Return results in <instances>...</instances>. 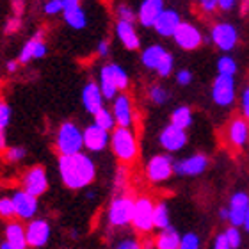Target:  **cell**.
I'll use <instances>...</instances> for the list:
<instances>
[{"label":"cell","mask_w":249,"mask_h":249,"mask_svg":"<svg viewBox=\"0 0 249 249\" xmlns=\"http://www.w3.org/2000/svg\"><path fill=\"white\" fill-rule=\"evenodd\" d=\"M59 177L70 191H82L88 189L96 178V164L84 151L75 155H62L57 160Z\"/></svg>","instance_id":"cell-1"},{"label":"cell","mask_w":249,"mask_h":249,"mask_svg":"<svg viewBox=\"0 0 249 249\" xmlns=\"http://www.w3.org/2000/svg\"><path fill=\"white\" fill-rule=\"evenodd\" d=\"M100 89L104 93L105 100H112L118 96L120 93H124L130 86V77L126 70L116 62H107L102 66L100 70V77H98Z\"/></svg>","instance_id":"cell-2"},{"label":"cell","mask_w":249,"mask_h":249,"mask_svg":"<svg viewBox=\"0 0 249 249\" xmlns=\"http://www.w3.org/2000/svg\"><path fill=\"white\" fill-rule=\"evenodd\" d=\"M110 150L114 157L123 164H132L139 155V144L132 128L116 126L110 132Z\"/></svg>","instance_id":"cell-3"},{"label":"cell","mask_w":249,"mask_h":249,"mask_svg":"<svg viewBox=\"0 0 249 249\" xmlns=\"http://www.w3.org/2000/svg\"><path fill=\"white\" fill-rule=\"evenodd\" d=\"M135 197H132L126 192H120L110 199L107 207V224L114 230H123L126 226H132V215H134Z\"/></svg>","instance_id":"cell-4"},{"label":"cell","mask_w":249,"mask_h":249,"mask_svg":"<svg viewBox=\"0 0 249 249\" xmlns=\"http://www.w3.org/2000/svg\"><path fill=\"white\" fill-rule=\"evenodd\" d=\"M55 150L59 157L75 155L84 150V130H80L77 123L64 121L55 134Z\"/></svg>","instance_id":"cell-5"},{"label":"cell","mask_w":249,"mask_h":249,"mask_svg":"<svg viewBox=\"0 0 249 249\" xmlns=\"http://www.w3.org/2000/svg\"><path fill=\"white\" fill-rule=\"evenodd\" d=\"M132 228L141 235H148L155 230V201L150 196L135 197Z\"/></svg>","instance_id":"cell-6"},{"label":"cell","mask_w":249,"mask_h":249,"mask_svg":"<svg viewBox=\"0 0 249 249\" xmlns=\"http://www.w3.org/2000/svg\"><path fill=\"white\" fill-rule=\"evenodd\" d=\"M144 173L151 183H164L175 175V160L167 153H157L146 162Z\"/></svg>","instance_id":"cell-7"},{"label":"cell","mask_w":249,"mask_h":249,"mask_svg":"<svg viewBox=\"0 0 249 249\" xmlns=\"http://www.w3.org/2000/svg\"><path fill=\"white\" fill-rule=\"evenodd\" d=\"M11 199L15 203L16 219L21 223H29L32 219H36L37 210H39V201L36 196L29 194L23 189H15L11 192Z\"/></svg>","instance_id":"cell-8"},{"label":"cell","mask_w":249,"mask_h":249,"mask_svg":"<svg viewBox=\"0 0 249 249\" xmlns=\"http://www.w3.org/2000/svg\"><path fill=\"white\" fill-rule=\"evenodd\" d=\"M20 189L36 197H41L48 191V175L43 166L29 167L20 178Z\"/></svg>","instance_id":"cell-9"},{"label":"cell","mask_w":249,"mask_h":249,"mask_svg":"<svg viewBox=\"0 0 249 249\" xmlns=\"http://www.w3.org/2000/svg\"><path fill=\"white\" fill-rule=\"evenodd\" d=\"M210 41L221 50V52H231L237 47L239 41V32L233 23L228 21H219L210 31Z\"/></svg>","instance_id":"cell-10"},{"label":"cell","mask_w":249,"mask_h":249,"mask_svg":"<svg viewBox=\"0 0 249 249\" xmlns=\"http://www.w3.org/2000/svg\"><path fill=\"white\" fill-rule=\"evenodd\" d=\"M25 231H27V244L31 249H41L48 244L50 235H52V226L47 219L36 217L25 223Z\"/></svg>","instance_id":"cell-11"},{"label":"cell","mask_w":249,"mask_h":249,"mask_svg":"<svg viewBox=\"0 0 249 249\" xmlns=\"http://www.w3.org/2000/svg\"><path fill=\"white\" fill-rule=\"evenodd\" d=\"M112 114L116 118V123L118 126H123V128H132L135 123V109H134V102L126 93H120L112 100Z\"/></svg>","instance_id":"cell-12"},{"label":"cell","mask_w":249,"mask_h":249,"mask_svg":"<svg viewBox=\"0 0 249 249\" xmlns=\"http://www.w3.org/2000/svg\"><path fill=\"white\" fill-rule=\"evenodd\" d=\"M212 100L219 107H230L235 102V80L233 77L217 75L212 84Z\"/></svg>","instance_id":"cell-13"},{"label":"cell","mask_w":249,"mask_h":249,"mask_svg":"<svg viewBox=\"0 0 249 249\" xmlns=\"http://www.w3.org/2000/svg\"><path fill=\"white\" fill-rule=\"evenodd\" d=\"M173 39L177 41V45L182 48V50L191 52V50H196V48L201 47L203 34H201V31L194 25V23L182 21V23H180V27L177 29V32H175Z\"/></svg>","instance_id":"cell-14"},{"label":"cell","mask_w":249,"mask_h":249,"mask_svg":"<svg viewBox=\"0 0 249 249\" xmlns=\"http://www.w3.org/2000/svg\"><path fill=\"white\" fill-rule=\"evenodd\" d=\"M47 52H48V47H47V41H45V32L37 31L36 34L23 45V48H21L20 53H18V61H20V64H29L31 61L43 59L47 55Z\"/></svg>","instance_id":"cell-15"},{"label":"cell","mask_w":249,"mask_h":249,"mask_svg":"<svg viewBox=\"0 0 249 249\" xmlns=\"http://www.w3.org/2000/svg\"><path fill=\"white\" fill-rule=\"evenodd\" d=\"M110 146V132L100 128L98 124L91 123L84 128V148L91 153H100Z\"/></svg>","instance_id":"cell-16"},{"label":"cell","mask_w":249,"mask_h":249,"mask_svg":"<svg viewBox=\"0 0 249 249\" xmlns=\"http://www.w3.org/2000/svg\"><path fill=\"white\" fill-rule=\"evenodd\" d=\"M159 142L167 153H177V151L183 150L187 144V132L182 128H178L175 124H167L159 135Z\"/></svg>","instance_id":"cell-17"},{"label":"cell","mask_w":249,"mask_h":249,"mask_svg":"<svg viewBox=\"0 0 249 249\" xmlns=\"http://www.w3.org/2000/svg\"><path fill=\"white\" fill-rule=\"evenodd\" d=\"M208 167V159L203 153H194L191 157L175 162V173L178 177H199Z\"/></svg>","instance_id":"cell-18"},{"label":"cell","mask_w":249,"mask_h":249,"mask_svg":"<svg viewBox=\"0 0 249 249\" xmlns=\"http://www.w3.org/2000/svg\"><path fill=\"white\" fill-rule=\"evenodd\" d=\"M80 100H82L84 109L93 116L105 107V96H104V93H102V89H100V84L93 82V80H89L82 88Z\"/></svg>","instance_id":"cell-19"},{"label":"cell","mask_w":249,"mask_h":249,"mask_svg":"<svg viewBox=\"0 0 249 249\" xmlns=\"http://www.w3.org/2000/svg\"><path fill=\"white\" fill-rule=\"evenodd\" d=\"M248 208H249V194L248 192H244V191L233 192V196L230 197V203H228L230 226H237V228H240V226L244 224Z\"/></svg>","instance_id":"cell-20"},{"label":"cell","mask_w":249,"mask_h":249,"mask_svg":"<svg viewBox=\"0 0 249 249\" xmlns=\"http://www.w3.org/2000/svg\"><path fill=\"white\" fill-rule=\"evenodd\" d=\"M226 141L231 148H237V150L244 148L249 141V121L244 118H235L230 121L226 128Z\"/></svg>","instance_id":"cell-21"},{"label":"cell","mask_w":249,"mask_h":249,"mask_svg":"<svg viewBox=\"0 0 249 249\" xmlns=\"http://www.w3.org/2000/svg\"><path fill=\"white\" fill-rule=\"evenodd\" d=\"M164 9V0H142L137 9V20L142 27H153Z\"/></svg>","instance_id":"cell-22"},{"label":"cell","mask_w":249,"mask_h":249,"mask_svg":"<svg viewBox=\"0 0 249 249\" xmlns=\"http://www.w3.org/2000/svg\"><path fill=\"white\" fill-rule=\"evenodd\" d=\"M180 23H182V18H180V15H178L177 11L164 9L162 11V15L159 16V20L155 21L153 29H155V32L159 34V36L173 37L175 36V32H177V29L180 27Z\"/></svg>","instance_id":"cell-23"},{"label":"cell","mask_w":249,"mask_h":249,"mask_svg":"<svg viewBox=\"0 0 249 249\" xmlns=\"http://www.w3.org/2000/svg\"><path fill=\"white\" fill-rule=\"evenodd\" d=\"M4 240L15 249H27V231H25V223H21L18 219L5 223L4 226Z\"/></svg>","instance_id":"cell-24"},{"label":"cell","mask_w":249,"mask_h":249,"mask_svg":"<svg viewBox=\"0 0 249 249\" xmlns=\"http://www.w3.org/2000/svg\"><path fill=\"white\" fill-rule=\"evenodd\" d=\"M116 36L126 50H137L141 47V37L132 21H116Z\"/></svg>","instance_id":"cell-25"},{"label":"cell","mask_w":249,"mask_h":249,"mask_svg":"<svg viewBox=\"0 0 249 249\" xmlns=\"http://www.w3.org/2000/svg\"><path fill=\"white\" fill-rule=\"evenodd\" d=\"M167 53L169 52H167L164 47H160V45H150V47L144 48L142 53H141V62H142V66H144L146 70L157 71L159 66L164 62V59L167 57Z\"/></svg>","instance_id":"cell-26"},{"label":"cell","mask_w":249,"mask_h":249,"mask_svg":"<svg viewBox=\"0 0 249 249\" xmlns=\"http://www.w3.org/2000/svg\"><path fill=\"white\" fill-rule=\"evenodd\" d=\"M180 244H182V235L178 233V230L175 226L160 230L153 239L155 249H180Z\"/></svg>","instance_id":"cell-27"},{"label":"cell","mask_w":249,"mask_h":249,"mask_svg":"<svg viewBox=\"0 0 249 249\" xmlns=\"http://www.w3.org/2000/svg\"><path fill=\"white\" fill-rule=\"evenodd\" d=\"M62 18L75 31H82V29L88 27V13H86L82 5H77V7H71V9H64Z\"/></svg>","instance_id":"cell-28"},{"label":"cell","mask_w":249,"mask_h":249,"mask_svg":"<svg viewBox=\"0 0 249 249\" xmlns=\"http://www.w3.org/2000/svg\"><path fill=\"white\" fill-rule=\"evenodd\" d=\"M192 120H194V118H192L191 107H187V105H180V107H177V109L171 112V121H169V123L175 124V126H178V128L187 130L192 124Z\"/></svg>","instance_id":"cell-29"},{"label":"cell","mask_w":249,"mask_h":249,"mask_svg":"<svg viewBox=\"0 0 249 249\" xmlns=\"http://www.w3.org/2000/svg\"><path fill=\"white\" fill-rule=\"evenodd\" d=\"M171 226V210L166 201L155 203V230H166Z\"/></svg>","instance_id":"cell-30"},{"label":"cell","mask_w":249,"mask_h":249,"mask_svg":"<svg viewBox=\"0 0 249 249\" xmlns=\"http://www.w3.org/2000/svg\"><path fill=\"white\" fill-rule=\"evenodd\" d=\"M93 123L98 124L100 128L107 130V132H112V130L118 126L114 114H112V110L107 109V107H104V109L100 110V112H96V114L93 116Z\"/></svg>","instance_id":"cell-31"},{"label":"cell","mask_w":249,"mask_h":249,"mask_svg":"<svg viewBox=\"0 0 249 249\" xmlns=\"http://www.w3.org/2000/svg\"><path fill=\"white\" fill-rule=\"evenodd\" d=\"M0 219L9 223L16 219V210L15 203L11 199V196H0Z\"/></svg>","instance_id":"cell-32"},{"label":"cell","mask_w":249,"mask_h":249,"mask_svg":"<svg viewBox=\"0 0 249 249\" xmlns=\"http://www.w3.org/2000/svg\"><path fill=\"white\" fill-rule=\"evenodd\" d=\"M237 73V62L230 55H223L217 61V75H226V77H235Z\"/></svg>","instance_id":"cell-33"},{"label":"cell","mask_w":249,"mask_h":249,"mask_svg":"<svg viewBox=\"0 0 249 249\" xmlns=\"http://www.w3.org/2000/svg\"><path fill=\"white\" fill-rule=\"evenodd\" d=\"M148 96H150V100L153 102L155 105H164L169 100V91H167L164 86H151L150 89H148Z\"/></svg>","instance_id":"cell-34"},{"label":"cell","mask_w":249,"mask_h":249,"mask_svg":"<svg viewBox=\"0 0 249 249\" xmlns=\"http://www.w3.org/2000/svg\"><path fill=\"white\" fill-rule=\"evenodd\" d=\"M25 155H27V150L23 146H9V148L4 151V159L9 162V164H16V162L23 160Z\"/></svg>","instance_id":"cell-35"},{"label":"cell","mask_w":249,"mask_h":249,"mask_svg":"<svg viewBox=\"0 0 249 249\" xmlns=\"http://www.w3.org/2000/svg\"><path fill=\"white\" fill-rule=\"evenodd\" d=\"M112 249H144L142 242L139 239H135L132 235H126V237H121L120 240H116Z\"/></svg>","instance_id":"cell-36"},{"label":"cell","mask_w":249,"mask_h":249,"mask_svg":"<svg viewBox=\"0 0 249 249\" xmlns=\"http://www.w3.org/2000/svg\"><path fill=\"white\" fill-rule=\"evenodd\" d=\"M116 16L120 21H132L134 23L137 18V13H134V9L126 4H118L116 5Z\"/></svg>","instance_id":"cell-37"},{"label":"cell","mask_w":249,"mask_h":249,"mask_svg":"<svg viewBox=\"0 0 249 249\" xmlns=\"http://www.w3.org/2000/svg\"><path fill=\"white\" fill-rule=\"evenodd\" d=\"M224 237L228 239L230 246L233 249H239L240 244H242V233H240V230L237 226H230L226 231H224Z\"/></svg>","instance_id":"cell-38"},{"label":"cell","mask_w":249,"mask_h":249,"mask_svg":"<svg viewBox=\"0 0 249 249\" xmlns=\"http://www.w3.org/2000/svg\"><path fill=\"white\" fill-rule=\"evenodd\" d=\"M43 11L48 16L61 15V13H64V4H62V0H47L43 5Z\"/></svg>","instance_id":"cell-39"},{"label":"cell","mask_w":249,"mask_h":249,"mask_svg":"<svg viewBox=\"0 0 249 249\" xmlns=\"http://www.w3.org/2000/svg\"><path fill=\"white\" fill-rule=\"evenodd\" d=\"M201 248V242H199V237L196 233H185L182 235V244L180 249H199Z\"/></svg>","instance_id":"cell-40"},{"label":"cell","mask_w":249,"mask_h":249,"mask_svg":"<svg viewBox=\"0 0 249 249\" xmlns=\"http://www.w3.org/2000/svg\"><path fill=\"white\" fill-rule=\"evenodd\" d=\"M11 116H13V112H11V107L5 104V102H2V100H0V128H2V130H5L7 126H9Z\"/></svg>","instance_id":"cell-41"},{"label":"cell","mask_w":249,"mask_h":249,"mask_svg":"<svg viewBox=\"0 0 249 249\" xmlns=\"http://www.w3.org/2000/svg\"><path fill=\"white\" fill-rule=\"evenodd\" d=\"M126 182H128V173H126L124 167H120L116 171V177H114V189L118 191V194L123 192V189L126 187Z\"/></svg>","instance_id":"cell-42"},{"label":"cell","mask_w":249,"mask_h":249,"mask_svg":"<svg viewBox=\"0 0 249 249\" xmlns=\"http://www.w3.org/2000/svg\"><path fill=\"white\" fill-rule=\"evenodd\" d=\"M240 112H242V118L249 121V86L242 91V96H240Z\"/></svg>","instance_id":"cell-43"},{"label":"cell","mask_w":249,"mask_h":249,"mask_svg":"<svg viewBox=\"0 0 249 249\" xmlns=\"http://www.w3.org/2000/svg\"><path fill=\"white\" fill-rule=\"evenodd\" d=\"M20 27H21L20 16L15 15L13 18H9V20H7V23H5V34H13V32H18V31H20Z\"/></svg>","instance_id":"cell-44"},{"label":"cell","mask_w":249,"mask_h":249,"mask_svg":"<svg viewBox=\"0 0 249 249\" xmlns=\"http://www.w3.org/2000/svg\"><path fill=\"white\" fill-rule=\"evenodd\" d=\"M177 82L180 86H189L192 82V73L191 70H178L177 73Z\"/></svg>","instance_id":"cell-45"},{"label":"cell","mask_w":249,"mask_h":249,"mask_svg":"<svg viewBox=\"0 0 249 249\" xmlns=\"http://www.w3.org/2000/svg\"><path fill=\"white\" fill-rule=\"evenodd\" d=\"M212 249H233L230 246L228 239L224 237V233H219L215 239H213V244H212Z\"/></svg>","instance_id":"cell-46"},{"label":"cell","mask_w":249,"mask_h":249,"mask_svg":"<svg viewBox=\"0 0 249 249\" xmlns=\"http://www.w3.org/2000/svg\"><path fill=\"white\" fill-rule=\"evenodd\" d=\"M197 4L205 13H213L219 7V0H197Z\"/></svg>","instance_id":"cell-47"},{"label":"cell","mask_w":249,"mask_h":249,"mask_svg":"<svg viewBox=\"0 0 249 249\" xmlns=\"http://www.w3.org/2000/svg\"><path fill=\"white\" fill-rule=\"evenodd\" d=\"M110 52V43L107 39H102V41L96 45V53H98L100 57H107Z\"/></svg>","instance_id":"cell-48"},{"label":"cell","mask_w":249,"mask_h":249,"mask_svg":"<svg viewBox=\"0 0 249 249\" xmlns=\"http://www.w3.org/2000/svg\"><path fill=\"white\" fill-rule=\"evenodd\" d=\"M237 5V0H219V9L221 11H230Z\"/></svg>","instance_id":"cell-49"},{"label":"cell","mask_w":249,"mask_h":249,"mask_svg":"<svg viewBox=\"0 0 249 249\" xmlns=\"http://www.w3.org/2000/svg\"><path fill=\"white\" fill-rule=\"evenodd\" d=\"M18 66H20V61H18V59H13V61H9L7 64H5V68H7V71L9 73L18 71Z\"/></svg>","instance_id":"cell-50"},{"label":"cell","mask_w":249,"mask_h":249,"mask_svg":"<svg viewBox=\"0 0 249 249\" xmlns=\"http://www.w3.org/2000/svg\"><path fill=\"white\" fill-rule=\"evenodd\" d=\"M62 4H64V9H71V7L80 5V0H62Z\"/></svg>","instance_id":"cell-51"},{"label":"cell","mask_w":249,"mask_h":249,"mask_svg":"<svg viewBox=\"0 0 249 249\" xmlns=\"http://www.w3.org/2000/svg\"><path fill=\"white\" fill-rule=\"evenodd\" d=\"M219 217L223 219V221H228V217H230L228 207H226V208H221V210H219Z\"/></svg>","instance_id":"cell-52"},{"label":"cell","mask_w":249,"mask_h":249,"mask_svg":"<svg viewBox=\"0 0 249 249\" xmlns=\"http://www.w3.org/2000/svg\"><path fill=\"white\" fill-rule=\"evenodd\" d=\"M242 228L246 230L249 233V208H248V213H246V219H244V224H242Z\"/></svg>","instance_id":"cell-53"},{"label":"cell","mask_w":249,"mask_h":249,"mask_svg":"<svg viewBox=\"0 0 249 249\" xmlns=\"http://www.w3.org/2000/svg\"><path fill=\"white\" fill-rule=\"evenodd\" d=\"M0 249H15V248H13V246L7 244L5 240H2V242H0Z\"/></svg>","instance_id":"cell-54"},{"label":"cell","mask_w":249,"mask_h":249,"mask_svg":"<svg viewBox=\"0 0 249 249\" xmlns=\"http://www.w3.org/2000/svg\"><path fill=\"white\" fill-rule=\"evenodd\" d=\"M94 196H96V192H94V191H88V194H86V197H88V199H94Z\"/></svg>","instance_id":"cell-55"},{"label":"cell","mask_w":249,"mask_h":249,"mask_svg":"<svg viewBox=\"0 0 249 249\" xmlns=\"http://www.w3.org/2000/svg\"><path fill=\"white\" fill-rule=\"evenodd\" d=\"M70 233H71V237H73V239H77V237H78L77 230H71V231H70Z\"/></svg>","instance_id":"cell-56"},{"label":"cell","mask_w":249,"mask_h":249,"mask_svg":"<svg viewBox=\"0 0 249 249\" xmlns=\"http://www.w3.org/2000/svg\"><path fill=\"white\" fill-rule=\"evenodd\" d=\"M2 134H5V130H2V128H0V135H2Z\"/></svg>","instance_id":"cell-57"}]
</instances>
